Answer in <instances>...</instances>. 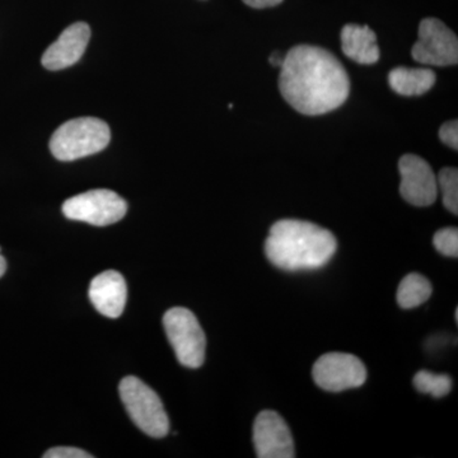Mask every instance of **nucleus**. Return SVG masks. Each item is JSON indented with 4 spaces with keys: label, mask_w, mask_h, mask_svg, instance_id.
<instances>
[{
    "label": "nucleus",
    "mask_w": 458,
    "mask_h": 458,
    "mask_svg": "<svg viewBox=\"0 0 458 458\" xmlns=\"http://www.w3.org/2000/svg\"><path fill=\"white\" fill-rule=\"evenodd\" d=\"M391 89L401 96H420L432 89L436 83V73L428 68H394L388 75Z\"/></svg>",
    "instance_id": "obj_14"
},
{
    "label": "nucleus",
    "mask_w": 458,
    "mask_h": 458,
    "mask_svg": "<svg viewBox=\"0 0 458 458\" xmlns=\"http://www.w3.org/2000/svg\"><path fill=\"white\" fill-rule=\"evenodd\" d=\"M437 251L448 258L456 259L458 256V231L456 227L439 229L433 238Z\"/></svg>",
    "instance_id": "obj_18"
},
{
    "label": "nucleus",
    "mask_w": 458,
    "mask_h": 458,
    "mask_svg": "<svg viewBox=\"0 0 458 458\" xmlns=\"http://www.w3.org/2000/svg\"><path fill=\"white\" fill-rule=\"evenodd\" d=\"M454 318H456V322H458V310L454 312Z\"/></svg>",
    "instance_id": "obj_24"
},
{
    "label": "nucleus",
    "mask_w": 458,
    "mask_h": 458,
    "mask_svg": "<svg viewBox=\"0 0 458 458\" xmlns=\"http://www.w3.org/2000/svg\"><path fill=\"white\" fill-rule=\"evenodd\" d=\"M312 376L322 390L342 393L363 386L367 379V369L363 361L355 355L327 352L316 361Z\"/></svg>",
    "instance_id": "obj_8"
},
{
    "label": "nucleus",
    "mask_w": 458,
    "mask_h": 458,
    "mask_svg": "<svg viewBox=\"0 0 458 458\" xmlns=\"http://www.w3.org/2000/svg\"><path fill=\"white\" fill-rule=\"evenodd\" d=\"M5 270H7V262H5L4 258L0 255V278L4 276Z\"/></svg>",
    "instance_id": "obj_23"
},
{
    "label": "nucleus",
    "mask_w": 458,
    "mask_h": 458,
    "mask_svg": "<svg viewBox=\"0 0 458 458\" xmlns=\"http://www.w3.org/2000/svg\"><path fill=\"white\" fill-rule=\"evenodd\" d=\"M0 250H2V249H0Z\"/></svg>",
    "instance_id": "obj_25"
},
{
    "label": "nucleus",
    "mask_w": 458,
    "mask_h": 458,
    "mask_svg": "<svg viewBox=\"0 0 458 458\" xmlns=\"http://www.w3.org/2000/svg\"><path fill=\"white\" fill-rule=\"evenodd\" d=\"M90 38L87 23H73L65 29L42 55L41 63L47 71H62L80 62Z\"/></svg>",
    "instance_id": "obj_11"
},
{
    "label": "nucleus",
    "mask_w": 458,
    "mask_h": 458,
    "mask_svg": "<svg viewBox=\"0 0 458 458\" xmlns=\"http://www.w3.org/2000/svg\"><path fill=\"white\" fill-rule=\"evenodd\" d=\"M438 190L442 191L443 205L452 214H458V171L454 167H445L437 176Z\"/></svg>",
    "instance_id": "obj_17"
},
{
    "label": "nucleus",
    "mask_w": 458,
    "mask_h": 458,
    "mask_svg": "<svg viewBox=\"0 0 458 458\" xmlns=\"http://www.w3.org/2000/svg\"><path fill=\"white\" fill-rule=\"evenodd\" d=\"M282 2L283 0H243V3L249 7L256 9L276 7Z\"/></svg>",
    "instance_id": "obj_21"
},
{
    "label": "nucleus",
    "mask_w": 458,
    "mask_h": 458,
    "mask_svg": "<svg viewBox=\"0 0 458 458\" xmlns=\"http://www.w3.org/2000/svg\"><path fill=\"white\" fill-rule=\"evenodd\" d=\"M342 50L349 59L354 60L358 64H375L381 56L375 31L369 26L354 23L344 26Z\"/></svg>",
    "instance_id": "obj_13"
},
{
    "label": "nucleus",
    "mask_w": 458,
    "mask_h": 458,
    "mask_svg": "<svg viewBox=\"0 0 458 458\" xmlns=\"http://www.w3.org/2000/svg\"><path fill=\"white\" fill-rule=\"evenodd\" d=\"M279 89L298 113L318 116L342 106L351 93V80L330 51L298 45L280 66Z\"/></svg>",
    "instance_id": "obj_1"
},
{
    "label": "nucleus",
    "mask_w": 458,
    "mask_h": 458,
    "mask_svg": "<svg viewBox=\"0 0 458 458\" xmlns=\"http://www.w3.org/2000/svg\"><path fill=\"white\" fill-rule=\"evenodd\" d=\"M111 140L110 128L98 117H80L60 125L50 140V150L63 162L102 152Z\"/></svg>",
    "instance_id": "obj_3"
},
{
    "label": "nucleus",
    "mask_w": 458,
    "mask_h": 458,
    "mask_svg": "<svg viewBox=\"0 0 458 458\" xmlns=\"http://www.w3.org/2000/svg\"><path fill=\"white\" fill-rule=\"evenodd\" d=\"M414 386L419 393L441 399L451 393L452 379L447 375H436L428 370H420L414 377Z\"/></svg>",
    "instance_id": "obj_16"
},
{
    "label": "nucleus",
    "mask_w": 458,
    "mask_h": 458,
    "mask_svg": "<svg viewBox=\"0 0 458 458\" xmlns=\"http://www.w3.org/2000/svg\"><path fill=\"white\" fill-rule=\"evenodd\" d=\"M439 138L443 143L447 144L448 147L454 148V150L458 149V123L457 120H452L443 123L439 129Z\"/></svg>",
    "instance_id": "obj_19"
},
{
    "label": "nucleus",
    "mask_w": 458,
    "mask_h": 458,
    "mask_svg": "<svg viewBox=\"0 0 458 458\" xmlns=\"http://www.w3.org/2000/svg\"><path fill=\"white\" fill-rule=\"evenodd\" d=\"M415 62L424 65L450 66L458 62L456 33L437 18H426L419 26L418 41L412 47Z\"/></svg>",
    "instance_id": "obj_7"
},
{
    "label": "nucleus",
    "mask_w": 458,
    "mask_h": 458,
    "mask_svg": "<svg viewBox=\"0 0 458 458\" xmlns=\"http://www.w3.org/2000/svg\"><path fill=\"white\" fill-rule=\"evenodd\" d=\"M400 194L415 207H429L438 197V183L432 167L420 157L405 155L399 162Z\"/></svg>",
    "instance_id": "obj_9"
},
{
    "label": "nucleus",
    "mask_w": 458,
    "mask_h": 458,
    "mask_svg": "<svg viewBox=\"0 0 458 458\" xmlns=\"http://www.w3.org/2000/svg\"><path fill=\"white\" fill-rule=\"evenodd\" d=\"M433 288L429 280L420 274L412 273L401 280L397 289V303L401 309L411 310L429 300Z\"/></svg>",
    "instance_id": "obj_15"
},
{
    "label": "nucleus",
    "mask_w": 458,
    "mask_h": 458,
    "mask_svg": "<svg viewBox=\"0 0 458 458\" xmlns=\"http://www.w3.org/2000/svg\"><path fill=\"white\" fill-rule=\"evenodd\" d=\"M89 295L90 302L101 315L119 318L125 309L128 286L122 274L107 270L92 280Z\"/></svg>",
    "instance_id": "obj_12"
},
{
    "label": "nucleus",
    "mask_w": 458,
    "mask_h": 458,
    "mask_svg": "<svg viewBox=\"0 0 458 458\" xmlns=\"http://www.w3.org/2000/svg\"><path fill=\"white\" fill-rule=\"evenodd\" d=\"M254 445L259 458H293L294 443L284 419L273 410H264L254 424Z\"/></svg>",
    "instance_id": "obj_10"
},
{
    "label": "nucleus",
    "mask_w": 458,
    "mask_h": 458,
    "mask_svg": "<svg viewBox=\"0 0 458 458\" xmlns=\"http://www.w3.org/2000/svg\"><path fill=\"white\" fill-rule=\"evenodd\" d=\"M128 204L116 192L106 189L90 190L75 195L63 204V214L72 221L86 222L96 227H106L122 221Z\"/></svg>",
    "instance_id": "obj_6"
},
{
    "label": "nucleus",
    "mask_w": 458,
    "mask_h": 458,
    "mask_svg": "<svg viewBox=\"0 0 458 458\" xmlns=\"http://www.w3.org/2000/svg\"><path fill=\"white\" fill-rule=\"evenodd\" d=\"M45 458H92V454L75 447L51 448L44 454Z\"/></svg>",
    "instance_id": "obj_20"
},
{
    "label": "nucleus",
    "mask_w": 458,
    "mask_h": 458,
    "mask_svg": "<svg viewBox=\"0 0 458 458\" xmlns=\"http://www.w3.org/2000/svg\"><path fill=\"white\" fill-rule=\"evenodd\" d=\"M270 63H271V65H274V66H282L283 64V62H284V57L283 56H280V54L279 53H274L273 55L270 56Z\"/></svg>",
    "instance_id": "obj_22"
},
{
    "label": "nucleus",
    "mask_w": 458,
    "mask_h": 458,
    "mask_svg": "<svg viewBox=\"0 0 458 458\" xmlns=\"http://www.w3.org/2000/svg\"><path fill=\"white\" fill-rule=\"evenodd\" d=\"M164 325L180 363L191 369L203 366L207 337L197 316L188 309L174 307L165 313Z\"/></svg>",
    "instance_id": "obj_5"
},
{
    "label": "nucleus",
    "mask_w": 458,
    "mask_h": 458,
    "mask_svg": "<svg viewBox=\"0 0 458 458\" xmlns=\"http://www.w3.org/2000/svg\"><path fill=\"white\" fill-rule=\"evenodd\" d=\"M120 397L131 420L141 432L164 438L170 430L167 412L158 394L137 377H125L119 385Z\"/></svg>",
    "instance_id": "obj_4"
},
{
    "label": "nucleus",
    "mask_w": 458,
    "mask_h": 458,
    "mask_svg": "<svg viewBox=\"0 0 458 458\" xmlns=\"http://www.w3.org/2000/svg\"><path fill=\"white\" fill-rule=\"evenodd\" d=\"M337 241L327 229L295 219H283L270 228L265 242L267 260L285 271L324 267L335 255Z\"/></svg>",
    "instance_id": "obj_2"
}]
</instances>
